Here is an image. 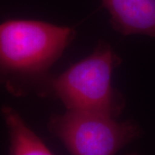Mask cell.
Instances as JSON below:
<instances>
[{"label":"cell","mask_w":155,"mask_h":155,"mask_svg":"<svg viewBox=\"0 0 155 155\" xmlns=\"http://www.w3.org/2000/svg\"><path fill=\"white\" fill-rule=\"evenodd\" d=\"M122 59L111 46L100 41L94 51L61 75L50 78L43 97L60 99L67 110L95 113L117 118L125 98L112 85V73Z\"/></svg>","instance_id":"cell-2"},{"label":"cell","mask_w":155,"mask_h":155,"mask_svg":"<svg viewBox=\"0 0 155 155\" xmlns=\"http://www.w3.org/2000/svg\"><path fill=\"white\" fill-rule=\"evenodd\" d=\"M124 155H139L137 154V153H126V154Z\"/></svg>","instance_id":"cell-6"},{"label":"cell","mask_w":155,"mask_h":155,"mask_svg":"<svg viewBox=\"0 0 155 155\" xmlns=\"http://www.w3.org/2000/svg\"><path fill=\"white\" fill-rule=\"evenodd\" d=\"M48 128L71 155H116L141 134L133 121L77 110L52 115Z\"/></svg>","instance_id":"cell-3"},{"label":"cell","mask_w":155,"mask_h":155,"mask_svg":"<svg viewBox=\"0 0 155 155\" xmlns=\"http://www.w3.org/2000/svg\"><path fill=\"white\" fill-rule=\"evenodd\" d=\"M75 35L74 28L36 20L0 23V86L17 97H43L51 67Z\"/></svg>","instance_id":"cell-1"},{"label":"cell","mask_w":155,"mask_h":155,"mask_svg":"<svg viewBox=\"0 0 155 155\" xmlns=\"http://www.w3.org/2000/svg\"><path fill=\"white\" fill-rule=\"evenodd\" d=\"M102 4L116 32L155 37V0H102Z\"/></svg>","instance_id":"cell-4"},{"label":"cell","mask_w":155,"mask_h":155,"mask_svg":"<svg viewBox=\"0 0 155 155\" xmlns=\"http://www.w3.org/2000/svg\"><path fill=\"white\" fill-rule=\"evenodd\" d=\"M1 114L9 134V154L54 155L14 108L4 105Z\"/></svg>","instance_id":"cell-5"}]
</instances>
